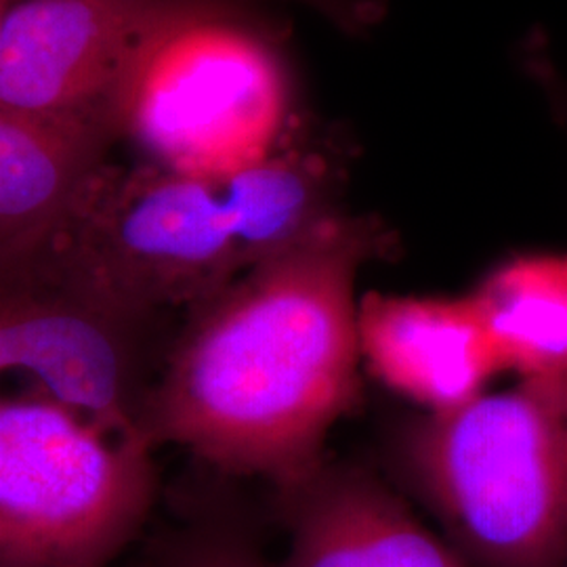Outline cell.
<instances>
[{
  "label": "cell",
  "instance_id": "obj_10",
  "mask_svg": "<svg viewBox=\"0 0 567 567\" xmlns=\"http://www.w3.org/2000/svg\"><path fill=\"white\" fill-rule=\"evenodd\" d=\"M344 183L343 142L301 116L264 158L217 182L244 269L282 255L344 215Z\"/></svg>",
  "mask_w": 567,
  "mask_h": 567
},
{
  "label": "cell",
  "instance_id": "obj_14",
  "mask_svg": "<svg viewBox=\"0 0 567 567\" xmlns=\"http://www.w3.org/2000/svg\"><path fill=\"white\" fill-rule=\"evenodd\" d=\"M311 9L344 34L362 37L383 20L381 0H288Z\"/></svg>",
  "mask_w": 567,
  "mask_h": 567
},
{
  "label": "cell",
  "instance_id": "obj_1",
  "mask_svg": "<svg viewBox=\"0 0 567 567\" xmlns=\"http://www.w3.org/2000/svg\"><path fill=\"white\" fill-rule=\"evenodd\" d=\"M395 246L383 219L344 213L192 309L143 395V437L282 496L303 486L362 400L358 276Z\"/></svg>",
  "mask_w": 567,
  "mask_h": 567
},
{
  "label": "cell",
  "instance_id": "obj_3",
  "mask_svg": "<svg viewBox=\"0 0 567 567\" xmlns=\"http://www.w3.org/2000/svg\"><path fill=\"white\" fill-rule=\"evenodd\" d=\"M297 116L282 49L236 0H185L168 13L107 112L147 163L206 182L264 158Z\"/></svg>",
  "mask_w": 567,
  "mask_h": 567
},
{
  "label": "cell",
  "instance_id": "obj_6",
  "mask_svg": "<svg viewBox=\"0 0 567 567\" xmlns=\"http://www.w3.org/2000/svg\"><path fill=\"white\" fill-rule=\"evenodd\" d=\"M53 225L0 248V374L25 372L107 429L142 433L137 368L150 318L91 282Z\"/></svg>",
  "mask_w": 567,
  "mask_h": 567
},
{
  "label": "cell",
  "instance_id": "obj_2",
  "mask_svg": "<svg viewBox=\"0 0 567 567\" xmlns=\"http://www.w3.org/2000/svg\"><path fill=\"white\" fill-rule=\"evenodd\" d=\"M402 463L473 567H567V374L405 429Z\"/></svg>",
  "mask_w": 567,
  "mask_h": 567
},
{
  "label": "cell",
  "instance_id": "obj_16",
  "mask_svg": "<svg viewBox=\"0 0 567 567\" xmlns=\"http://www.w3.org/2000/svg\"><path fill=\"white\" fill-rule=\"evenodd\" d=\"M0 567H2V566H0Z\"/></svg>",
  "mask_w": 567,
  "mask_h": 567
},
{
  "label": "cell",
  "instance_id": "obj_8",
  "mask_svg": "<svg viewBox=\"0 0 567 567\" xmlns=\"http://www.w3.org/2000/svg\"><path fill=\"white\" fill-rule=\"evenodd\" d=\"M358 339L368 370L426 414L473 402L505 372L468 295L370 292L358 301Z\"/></svg>",
  "mask_w": 567,
  "mask_h": 567
},
{
  "label": "cell",
  "instance_id": "obj_11",
  "mask_svg": "<svg viewBox=\"0 0 567 567\" xmlns=\"http://www.w3.org/2000/svg\"><path fill=\"white\" fill-rule=\"evenodd\" d=\"M114 140L103 122L0 103V248L58 224L107 164Z\"/></svg>",
  "mask_w": 567,
  "mask_h": 567
},
{
  "label": "cell",
  "instance_id": "obj_9",
  "mask_svg": "<svg viewBox=\"0 0 567 567\" xmlns=\"http://www.w3.org/2000/svg\"><path fill=\"white\" fill-rule=\"evenodd\" d=\"M282 498L290 543L274 567H473L362 471L322 465Z\"/></svg>",
  "mask_w": 567,
  "mask_h": 567
},
{
  "label": "cell",
  "instance_id": "obj_5",
  "mask_svg": "<svg viewBox=\"0 0 567 567\" xmlns=\"http://www.w3.org/2000/svg\"><path fill=\"white\" fill-rule=\"evenodd\" d=\"M53 234L102 292L150 320L200 307L246 271L217 182L152 163L105 164Z\"/></svg>",
  "mask_w": 567,
  "mask_h": 567
},
{
  "label": "cell",
  "instance_id": "obj_4",
  "mask_svg": "<svg viewBox=\"0 0 567 567\" xmlns=\"http://www.w3.org/2000/svg\"><path fill=\"white\" fill-rule=\"evenodd\" d=\"M152 450L44 391L2 395L0 566H107L152 508Z\"/></svg>",
  "mask_w": 567,
  "mask_h": 567
},
{
  "label": "cell",
  "instance_id": "obj_7",
  "mask_svg": "<svg viewBox=\"0 0 567 567\" xmlns=\"http://www.w3.org/2000/svg\"><path fill=\"white\" fill-rule=\"evenodd\" d=\"M185 0H18L0 23V103L110 124L143 41Z\"/></svg>",
  "mask_w": 567,
  "mask_h": 567
},
{
  "label": "cell",
  "instance_id": "obj_13",
  "mask_svg": "<svg viewBox=\"0 0 567 567\" xmlns=\"http://www.w3.org/2000/svg\"><path fill=\"white\" fill-rule=\"evenodd\" d=\"M168 567H267L236 536L200 534L175 550Z\"/></svg>",
  "mask_w": 567,
  "mask_h": 567
},
{
  "label": "cell",
  "instance_id": "obj_12",
  "mask_svg": "<svg viewBox=\"0 0 567 567\" xmlns=\"http://www.w3.org/2000/svg\"><path fill=\"white\" fill-rule=\"evenodd\" d=\"M505 370L567 374V252H529L494 267L468 295Z\"/></svg>",
  "mask_w": 567,
  "mask_h": 567
},
{
  "label": "cell",
  "instance_id": "obj_15",
  "mask_svg": "<svg viewBox=\"0 0 567 567\" xmlns=\"http://www.w3.org/2000/svg\"><path fill=\"white\" fill-rule=\"evenodd\" d=\"M18 0H0V23L4 20V16L9 13V9L16 4Z\"/></svg>",
  "mask_w": 567,
  "mask_h": 567
}]
</instances>
